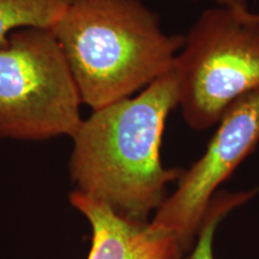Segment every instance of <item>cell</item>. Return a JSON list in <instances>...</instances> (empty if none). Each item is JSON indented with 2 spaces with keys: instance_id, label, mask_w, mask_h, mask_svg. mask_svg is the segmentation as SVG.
<instances>
[{
  "instance_id": "cell-6",
  "label": "cell",
  "mask_w": 259,
  "mask_h": 259,
  "mask_svg": "<svg viewBox=\"0 0 259 259\" xmlns=\"http://www.w3.org/2000/svg\"><path fill=\"white\" fill-rule=\"evenodd\" d=\"M69 200L92 228L87 259H181L184 252L173 236L150 221L130 220L88 194L73 190Z\"/></svg>"
},
{
  "instance_id": "cell-8",
  "label": "cell",
  "mask_w": 259,
  "mask_h": 259,
  "mask_svg": "<svg viewBox=\"0 0 259 259\" xmlns=\"http://www.w3.org/2000/svg\"><path fill=\"white\" fill-rule=\"evenodd\" d=\"M258 193V189L228 192L219 191L213 196L208 211L204 216L196 241L191 248V253L187 259H215L213 255V242L215 234L220 223L231 213L233 210L240 208L251 200Z\"/></svg>"
},
{
  "instance_id": "cell-2",
  "label": "cell",
  "mask_w": 259,
  "mask_h": 259,
  "mask_svg": "<svg viewBox=\"0 0 259 259\" xmlns=\"http://www.w3.org/2000/svg\"><path fill=\"white\" fill-rule=\"evenodd\" d=\"M93 111L127 99L173 69L184 35L167 34L141 0H71L51 28Z\"/></svg>"
},
{
  "instance_id": "cell-5",
  "label": "cell",
  "mask_w": 259,
  "mask_h": 259,
  "mask_svg": "<svg viewBox=\"0 0 259 259\" xmlns=\"http://www.w3.org/2000/svg\"><path fill=\"white\" fill-rule=\"evenodd\" d=\"M216 126L204 154L184 169L177 189L150 220L153 228L176 239L184 253L192 248L219 187L259 145V90L238 100Z\"/></svg>"
},
{
  "instance_id": "cell-4",
  "label": "cell",
  "mask_w": 259,
  "mask_h": 259,
  "mask_svg": "<svg viewBox=\"0 0 259 259\" xmlns=\"http://www.w3.org/2000/svg\"><path fill=\"white\" fill-rule=\"evenodd\" d=\"M78 88L51 29H19L0 48V138H72L82 124Z\"/></svg>"
},
{
  "instance_id": "cell-7",
  "label": "cell",
  "mask_w": 259,
  "mask_h": 259,
  "mask_svg": "<svg viewBox=\"0 0 259 259\" xmlns=\"http://www.w3.org/2000/svg\"><path fill=\"white\" fill-rule=\"evenodd\" d=\"M71 0H0V48L19 29H51Z\"/></svg>"
},
{
  "instance_id": "cell-1",
  "label": "cell",
  "mask_w": 259,
  "mask_h": 259,
  "mask_svg": "<svg viewBox=\"0 0 259 259\" xmlns=\"http://www.w3.org/2000/svg\"><path fill=\"white\" fill-rule=\"evenodd\" d=\"M179 105L173 69L136 95L93 111L72 136L70 176L77 191L130 220L150 221L183 174L164 167L161 145Z\"/></svg>"
},
{
  "instance_id": "cell-10",
  "label": "cell",
  "mask_w": 259,
  "mask_h": 259,
  "mask_svg": "<svg viewBox=\"0 0 259 259\" xmlns=\"http://www.w3.org/2000/svg\"><path fill=\"white\" fill-rule=\"evenodd\" d=\"M252 15H253V18L257 19V21H259V11L258 12H252Z\"/></svg>"
},
{
  "instance_id": "cell-9",
  "label": "cell",
  "mask_w": 259,
  "mask_h": 259,
  "mask_svg": "<svg viewBox=\"0 0 259 259\" xmlns=\"http://www.w3.org/2000/svg\"><path fill=\"white\" fill-rule=\"evenodd\" d=\"M213 2L218 6L231 9L233 11L239 12V14H247L251 11L248 9L247 0H213Z\"/></svg>"
},
{
  "instance_id": "cell-3",
  "label": "cell",
  "mask_w": 259,
  "mask_h": 259,
  "mask_svg": "<svg viewBox=\"0 0 259 259\" xmlns=\"http://www.w3.org/2000/svg\"><path fill=\"white\" fill-rule=\"evenodd\" d=\"M213 6L192 24L174 61L179 105L194 131L219 124L225 113L259 90V21Z\"/></svg>"
}]
</instances>
